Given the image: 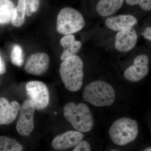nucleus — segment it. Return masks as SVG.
I'll return each mask as SVG.
<instances>
[{
    "label": "nucleus",
    "mask_w": 151,
    "mask_h": 151,
    "mask_svg": "<svg viewBox=\"0 0 151 151\" xmlns=\"http://www.w3.org/2000/svg\"><path fill=\"white\" fill-rule=\"evenodd\" d=\"M60 74L65 88L71 92H77L83 84V63L77 55L70 57L63 61Z\"/></svg>",
    "instance_id": "nucleus-1"
},
{
    "label": "nucleus",
    "mask_w": 151,
    "mask_h": 151,
    "mask_svg": "<svg viewBox=\"0 0 151 151\" xmlns=\"http://www.w3.org/2000/svg\"><path fill=\"white\" fill-rule=\"evenodd\" d=\"M63 115L73 128L81 133L90 132L94 127V121L91 111L84 103H67L63 108Z\"/></svg>",
    "instance_id": "nucleus-2"
},
{
    "label": "nucleus",
    "mask_w": 151,
    "mask_h": 151,
    "mask_svg": "<svg viewBox=\"0 0 151 151\" xmlns=\"http://www.w3.org/2000/svg\"><path fill=\"white\" fill-rule=\"evenodd\" d=\"M83 97L87 103L96 107L110 106L115 101V90L105 81H95L85 87Z\"/></svg>",
    "instance_id": "nucleus-3"
},
{
    "label": "nucleus",
    "mask_w": 151,
    "mask_h": 151,
    "mask_svg": "<svg viewBox=\"0 0 151 151\" xmlns=\"http://www.w3.org/2000/svg\"><path fill=\"white\" fill-rule=\"evenodd\" d=\"M138 132L139 127L137 121L124 117L113 123L109 130V135L114 144L123 146L134 140Z\"/></svg>",
    "instance_id": "nucleus-4"
},
{
    "label": "nucleus",
    "mask_w": 151,
    "mask_h": 151,
    "mask_svg": "<svg viewBox=\"0 0 151 151\" xmlns=\"http://www.w3.org/2000/svg\"><path fill=\"white\" fill-rule=\"evenodd\" d=\"M85 25L83 16L79 12L70 7L60 11L57 19L56 28L60 34L71 35L81 30Z\"/></svg>",
    "instance_id": "nucleus-5"
},
{
    "label": "nucleus",
    "mask_w": 151,
    "mask_h": 151,
    "mask_svg": "<svg viewBox=\"0 0 151 151\" xmlns=\"http://www.w3.org/2000/svg\"><path fill=\"white\" fill-rule=\"evenodd\" d=\"M28 97L34 105L36 110L41 111L48 106L50 93L47 86L40 81H30L26 85Z\"/></svg>",
    "instance_id": "nucleus-6"
},
{
    "label": "nucleus",
    "mask_w": 151,
    "mask_h": 151,
    "mask_svg": "<svg viewBox=\"0 0 151 151\" xmlns=\"http://www.w3.org/2000/svg\"><path fill=\"white\" fill-rule=\"evenodd\" d=\"M35 108L30 99L25 100L20 106L17 130L20 135L29 137L34 128Z\"/></svg>",
    "instance_id": "nucleus-7"
},
{
    "label": "nucleus",
    "mask_w": 151,
    "mask_h": 151,
    "mask_svg": "<svg viewBox=\"0 0 151 151\" xmlns=\"http://www.w3.org/2000/svg\"><path fill=\"white\" fill-rule=\"evenodd\" d=\"M149 58L145 54H141L135 58L134 64L124 71V76L127 80L131 82L141 81L148 74L150 68Z\"/></svg>",
    "instance_id": "nucleus-8"
},
{
    "label": "nucleus",
    "mask_w": 151,
    "mask_h": 151,
    "mask_svg": "<svg viewBox=\"0 0 151 151\" xmlns=\"http://www.w3.org/2000/svg\"><path fill=\"white\" fill-rule=\"evenodd\" d=\"M138 40L137 34L133 27L119 31L115 38V47L116 50L126 52L133 49Z\"/></svg>",
    "instance_id": "nucleus-9"
},
{
    "label": "nucleus",
    "mask_w": 151,
    "mask_h": 151,
    "mask_svg": "<svg viewBox=\"0 0 151 151\" xmlns=\"http://www.w3.org/2000/svg\"><path fill=\"white\" fill-rule=\"evenodd\" d=\"M49 63L48 55L44 52H37L29 56L25 65L24 69L29 74L42 75L48 69Z\"/></svg>",
    "instance_id": "nucleus-10"
},
{
    "label": "nucleus",
    "mask_w": 151,
    "mask_h": 151,
    "mask_svg": "<svg viewBox=\"0 0 151 151\" xmlns=\"http://www.w3.org/2000/svg\"><path fill=\"white\" fill-rule=\"evenodd\" d=\"M84 138V135L78 131H68L57 135L52 141V145L58 151L65 150L76 146Z\"/></svg>",
    "instance_id": "nucleus-11"
},
{
    "label": "nucleus",
    "mask_w": 151,
    "mask_h": 151,
    "mask_svg": "<svg viewBox=\"0 0 151 151\" xmlns=\"http://www.w3.org/2000/svg\"><path fill=\"white\" fill-rule=\"evenodd\" d=\"M20 106L17 101L9 103L4 97L0 98V125H7L16 119Z\"/></svg>",
    "instance_id": "nucleus-12"
},
{
    "label": "nucleus",
    "mask_w": 151,
    "mask_h": 151,
    "mask_svg": "<svg viewBox=\"0 0 151 151\" xmlns=\"http://www.w3.org/2000/svg\"><path fill=\"white\" fill-rule=\"evenodd\" d=\"M138 23L136 17L130 14H121L106 19L105 25L114 31H119L127 28L133 27Z\"/></svg>",
    "instance_id": "nucleus-13"
},
{
    "label": "nucleus",
    "mask_w": 151,
    "mask_h": 151,
    "mask_svg": "<svg viewBox=\"0 0 151 151\" xmlns=\"http://www.w3.org/2000/svg\"><path fill=\"white\" fill-rule=\"evenodd\" d=\"M61 46L63 48L60 59L62 61L70 57L74 56L81 49V42L75 40V37L73 35H65L60 40Z\"/></svg>",
    "instance_id": "nucleus-14"
},
{
    "label": "nucleus",
    "mask_w": 151,
    "mask_h": 151,
    "mask_svg": "<svg viewBox=\"0 0 151 151\" xmlns=\"http://www.w3.org/2000/svg\"><path fill=\"white\" fill-rule=\"evenodd\" d=\"M124 0H100L96 6L97 13L103 17H109L122 8Z\"/></svg>",
    "instance_id": "nucleus-15"
},
{
    "label": "nucleus",
    "mask_w": 151,
    "mask_h": 151,
    "mask_svg": "<svg viewBox=\"0 0 151 151\" xmlns=\"http://www.w3.org/2000/svg\"><path fill=\"white\" fill-rule=\"evenodd\" d=\"M10 0H0V24H7L12 21L14 9Z\"/></svg>",
    "instance_id": "nucleus-16"
},
{
    "label": "nucleus",
    "mask_w": 151,
    "mask_h": 151,
    "mask_svg": "<svg viewBox=\"0 0 151 151\" xmlns=\"http://www.w3.org/2000/svg\"><path fill=\"white\" fill-rule=\"evenodd\" d=\"M26 0H18L17 6L14 9L12 19V24L16 27H20L24 22L26 14Z\"/></svg>",
    "instance_id": "nucleus-17"
},
{
    "label": "nucleus",
    "mask_w": 151,
    "mask_h": 151,
    "mask_svg": "<svg viewBox=\"0 0 151 151\" xmlns=\"http://www.w3.org/2000/svg\"><path fill=\"white\" fill-rule=\"evenodd\" d=\"M22 146L14 139L0 136V151H21Z\"/></svg>",
    "instance_id": "nucleus-18"
},
{
    "label": "nucleus",
    "mask_w": 151,
    "mask_h": 151,
    "mask_svg": "<svg viewBox=\"0 0 151 151\" xmlns=\"http://www.w3.org/2000/svg\"><path fill=\"white\" fill-rule=\"evenodd\" d=\"M11 60L14 65L21 67L24 63V56L21 47L18 45L14 46L11 55Z\"/></svg>",
    "instance_id": "nucleus-19"
},
{
    "label": "nucleus",
    "mask_w": 151,
    "mask_h": 151,
    "mask_svg": "<svg viewBox=\"0 0 151 151\" xmlns=\"http://www.w3.org/2000/svg\"><path fill=\"white\" fill-rule=\"evenodd\" d=\"M127 4L130 6L138 5L145 11H151V0H125Z\"/></svg>",
    "instance_id": "nucleus-20"
},
{
    "label": "nucleus",
    "mask_w": 151,
    "mask_h": 151,
    "mask_svg": "<svg viewBox=\"0 0 151 151\" xmlns=\"http://www.w3.org/2000/svg\"><path fill=\"white\" fill-rule=\"evenodd\" d=\"M91 147L89 143L85 141L81 140L78 143L73 150V151H90Z\"/></svg>",
    "instance_id": "nucleus-21"
},
{
    "label": "nucleus",
    "mask_w": 151,
    "mask_h": 151,
    "mask_svg": "<svg viewBox=\"0 0 151 151\" xmlns=\"http://www.w3.org/2000/svg\"><path fill=\"white\" fill-rule=\"evenodd\" d=\"M34 0H26V14L28 17L32 15L33 12L32 6Z\"/></svg>",
    "instance_id": "nucleus-22"
},
{
    "label": "nucleus",
    "mask_w": 151,
    "mask_h": 151,
    "mask_svg": "<svg viewBox=\"0 0 151 151\" xmlns=\"http://www.w3.org/2000/svg\"><path fill=\"white\" fill-rule=\"evenodd\" d=\"M142 35L144 37V38L146 40L149 41L151 43V27H148L145 29L143 32L142 33Z\"/></svg>",
    "instance_id": "nucleus-23"
},
{
    "label": "nucleus",
    "mask_w": 151,
    "mask_h": 151,
    "mask_svg": "<svg viewBox=\"0 0 151 151\" xmlns=\"http://www.w3.org/2000/svg\"><path fill=\"white\" fill-rule=\"evenodd\" d=\"M6 72L5 64L1 57L0 55V75L4 74Z\"/></svg>",
    "instance_id": "nucleus-24"
},
{
    "label": "nucleus",
    "mask_w": 151,
    "mask_h": 151,
    "mask_svg": "<svg viewBox=\"0 0 151 151\" xmlns=\"http://www.w3.org/2000/svg\"><path fill=\"white\" fill-rule=\"evenodd\" d=\"M40 6V0H34L33 2L32 8L33 12H35L37 11Z\"/></svg>",
    "instance_id": "nucleus-25"
},
{
    "label": "nucleus",
    "mask_w": 151,
    "mask_h": 151,
    "mask_svg": "<svg viewBox=\"0 0 151 151\" xmlns=\"http://www.w3.org/2000/svg\"><path fill=\"white\" fill-rule=\"evenodd\" d=\"M145 151H151V147L147 148L144 150Z\"/></svg>",
    "instance_id": "nucleus-26"
},
{
    "label": "nucleus",
    "mask_w": 151,
    "mask_h": 151,
    "mask_svg": "<svg viewBox=\"0 0 151 151\" xmlns=\"http://www.w3.org/2000/svg\"></svg>",
    "instance_id": "nucleus-27"
}]
</instances>
